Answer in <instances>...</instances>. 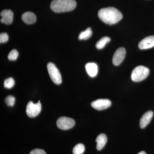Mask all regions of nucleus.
<instances>
[{
	"label": "nucleus",
	"mask_w": 154,
	"mask_h": 154,
	"mask_svg": "<svg viewBox=\"0 0 154 154\" xmlns=\"http://www.w3.org/2000/svg\"><path fill=\"white\" fill-rule=\"evenodd\" d=\"M110 38L107 36L102 37L100 40L97 42L96 43V48L98 49H102L105 47V45L108 42H110Z\"/></svg>",
	"instance_id": "2eb2a0df"
},
{
	"label": "nucleus",
	"mask_w": 154,
	"mask_h": 154,
	"mask_svg": "<svg viewBox=\"0 0 154 154\" xmlns=\"http://www.w3.org/2000/svg\"><path fill=\"white\" fill-rule=\"evenodd\" d=\"M139 48L140 49H148L154 47V36L146 37L139 42Z\"/></svg>",
	"instance_id": "9d476101"
},
{
	"label": "nucleus",
	"mask_w": 154,
	"mask_h": 154,
	"mask_svg": "<svg viewBox=\"0 0 154 154\" xmlns=\"http://www.w3.org/2000/svg\"><path fill=\"white\" fill-rule=\"evenodd\" d=\"M149 74V70L148 68L139 66L134 69L131 74V79L134 82H140L145 79Z\"/></svg>",
	"instance_id": "7ed1b4c3"
},
{
	"label": "nucleus",
	"mask_w": 154,
	"mask_h": 154,
	"mask_svg": "<svg viewBox=\"0 0 154 154\" xmlns=\"http://www.w3.org/2000/svg\"><path fill=\"white\" fill-rule=\"evenodd\" d=\"M1 22L6 25L12 24L14 19V14L10 10H4L1 13Z\"/></svg>",
	"instance_id": "1a4fd4ad"
},
{
	"label": "nucleus",
	"mask_w": 154,
	"mask_h": 154,
	"mask_svg": "<svg viewBox=\"0 0 154 154\" xmlns=\"http://www.w3.org/2000/svg\"><path fill=\"white\" fill-rule=\"evenodd\" d=\"M22 19L26 24L30 25L34 24L36 22V15L31 12H27L22 15Z\"/></svg>",
	"instance_id": "ddd939ff"
},
{
	"label": "nucleus",
	"mask_w": 154,
	"mask_h": 154,
	"mask_svg": "<svg viewBox=\"0 0 154 154\" xmlns=\"http://www.w3.org/2000/svg\"><path fill=\"white\" fill-rule=\"evenodd\" d=\"M75 125V121L73 119L65 116L60 117L57 122L58 128L64 130L70 129L73 127Z\"/></svg>",
	"instance_id": "423d86ee"
},
{
	"label": "nucleus",
	"mask_w": 154,
	"mask_h": 154,
	"mask_svg": "<svg viewBox=\"0 0 154 154\" xmlns=\"http://www.w3.org/2000/svg\"><path fill=\"white\" fill-rule=\"evenodd\" d=\"M19 56V53L16 49L11 51L8 56V58L10 60L14 61L17 60V58Z\"/></svg>",
	"instance_id": "6ab92c4d"
},
{
	"label": "nucleus",
	"mask_w": 154,
	"mask_h": 154,
	"mask_svg": "<svg viewBox=\"0 0 154 154\" xmlns=\"http://www.w3.org/2000/svg\"><path fill=\"white\" fill-rule=\"evenodd\" d=\"M4 87L7 89L13 88L15 85V81L12 78H9L5 80L4 83Z\"/></svg>",
	"instance_id": "a211bd4d"
},
{
	"label": "nucleus",
	"mask_w": 154,
	"mask_h": 154,
	"mask_svg": "<svg viewBox=\"0 0 154 154\" xmlns=\"http://www.w3.org/2000/svg\"><path fill=\"white\" fill-rule=\"evenodd\" d=\"M9 39V36L7 33H2L0 34V42L5 43Z\"/></svg>",
	"instance_id": "412c9836"
},
{
	"label": "nucleus",
	"mask_w": 154,
	"mask_h": 154,
	"mask_svg": "<svg viewBox=\"0 0 154 154\" xmlns=\"http://www.w3.org/2000/svg\"><path fill=\"white\" fill-rule=\"evenodd\" d=\"M5 102L8 106H13L15 103V97L12 96H7L5 99Z\"/></svg>",
	"instance_id": "aec40b11"
},
{
	"label": "nucleus",
	"mask_w": 154,
	"mask_h": 154,
	"mask_svg": "<svg viewBox=\"0 0 154 154\" xmlns=\"http://www.w3.org/2000/svg\"><path fill=\"white\" fill-rule=\"evenodd\" d=\"M47 69L52 82L57 85L61 84L62 82L61 76L55 65L52 63H49L47 65Z\"/></svg>",
	"instance_id": "20e7f679"
},
{
	"label": "nucleus",
	"mask_w": 154,
	"mask_h": 154,
	"mask_svg": "<svg viewBox=\"0 0 154 154\" xmlns=\"http://www.w3.org/2000/svg\"><path fill=\"white\" fill-rule=\"evenodd\" d=\"M76 7L75 0H53L50 5L52 11L57 13L73 11Z\"/></svg>",
	"instance_id": "f03ea898"
},
{
	"label": "nucleus",
	"mask_w": 154,
	"mask_h": 154,
	"mask_svg": "<svg viewBox=\"0 0 154 154\" xmlns=\"http://www.w3.org/2000/svg\"><path fill=\"white\" fill-rule=\"evenodd\" d=\"M153 115V112L152 111H148L143 114L140 121V125L141 128H144L147 126L151 121Z\"/></svg>",
	"instance_id": "9b49d317"
},
{
	"label": "nucleus",
	"mask_w": 154,
	"mask_h": 154,
	"mask_svg": "<svg viewBox=\"0 0 154 154\" xmlns=\"http://www.w3.org/2000/svg\"><path fill=\"white\" fill-rule=\"evenodd\" d=\"M96 141L97 143L96 149L98 150H101L104 147L107 143V136L104 134H101L96 137Z\"/></svg>",
	"instance_id": "4468645a"
},
{
	"label": "nucleus",
	"mask_w": 154,
	"mask_h": 154,
	"mask_svg": "<svg viewBox=\"0 0 154 154\" xmlns=\"http://www.w3.org/2000/svg\"><path fill=\"white\" fill-rule=\"evenodd\" d=\"M98 17L105 24L112 25L118 23L122 18L121 12L113 7H108L100 9Z\"/></svg>",
	"instance_id": "f257e3e1"
},
{
	"label": "nucleus",
	"mask_w": 154,
	"mask_h": 154,
	"mask_svg": "<svg viewBox=\"0 0 154 154\" xmlns=\"http://www.w3.org/2000/svg\"><path fill=\"white\" fill-rule=\"evenodd\" d=\"M30 154H46L44 150L42 149H36L30 152Z\"/></svg>",
	"instance_id": "4be33fe9"
},
{
	"label": "nucleus",
	"mask_w": 154,
	"mask_h": 154,
	"mask_svg": "<svg viewBox=\"0 0 154 154\" xmlns=\"http://www.w3.org/2000/svg\"><path fill=\"white\" fill-rule=\"evenodd\" d=\"M137 154H146L145 152L144 151H141L139 153H138Z\"/></svg>",
	"instance_id": "5701e85b"
},
{
	"label": "nucleus",
	"mask_w": 154,
	"mask_h": 154,
	"mask_svg": "<svg viewBox=\"0 0 154 154\" xmlns=\"http://www.w3.org/2000/svg\"><path fill=\"white\" fill-rule=\"evenodd\" d=\"M92 35V31L91 28H88L80 33L79 36V40H87L90 38Z\"/></svg>",
	"instance_id": "dca6fc26"
},
{
	"label": "nucleus",
	"mask_w": 154,
	"mask_h": 154,
	"mask_svg": "<svg viewBox=\"0 0 154 154\" xmlns=\"http://www.w3.org/2000/svg\"><path fill=\"white\" fill-rule=\"evenodd\" d=\"M91 105L94 109L102 110L110 107L111 105V102L108 99H98L92 102Z\"/></svg>",
	"instance_id": "0eeeda50"
},
{
	"label": "nucleus",
	"mask_w": 154,
	"mask_h": 154,
	"mask_svg": "<svg viewBox=\"0 0 154 154\" xmlns=\"http://www.w3.org/2000/svg\"><path fill=\"white\" fill-rule=\"evenodd\" d=\"M42 105L40 101L34 104L32 102H28L26 107V113L29 117L33 118L38 116L41 112Z\"/></svg>",
	"instance_id": "39448f33"
},
{
	"label": "nucleus",
	"mask_w": 154,
	"mask_h": 154,
	"mask_svg": "<svg viewBox=\"0 0 154 154\" xmlns=\"http://www.w3.org/2000/svg\"><path fill=\"white\" fill-rule=\"evenodd\" d=\"M85 151V146L83 144L79 143L73 149V154H82Z\"/></svg>",
	"instance_id": "f3484780"
},
{
	"label": "nucleus",
	"mask_w": 154,
	"mask_h": 154,
	"mask_svg": "<svg viewBox=\"0 0 154 154\" xmlns=\"http://www.w3.org/2000/svg\"><path fill=\"white\" fill-rule=\"evenodd\" d=\"M126 51L124 48L120 47L116 50L113 57V63L115 66H119L122 62L125 57Z\"/></svg>",
	"instance_id": "6e6552de"
},
{
	"label": "nucleus",
	"mask_w": 154,
	"mask_h": 154,
	"mask_svg": "<svg viewBox=\"0 0 154 154\" xmlns=\"http://www.w3.org/2000/svg\"><path fill=\"white\" fill-rule=\"evenodd\" d=\"M85 69L87 73L90 77L94 78L97 75L98 67L96 63H88L86 64Z\"/></svg>",
	"instance_id": "f8f14e48"
}]
</instances>
